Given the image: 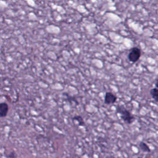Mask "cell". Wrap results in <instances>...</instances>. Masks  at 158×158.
<instances>
[{"instance_id": "cell-4", "label": "cell", "mask_w": 158, "mask_h": 158, "mask_svg": "<svg viewBox=\"0 0 158 158\" xmlns=\"http://www.w3.org/2000/svg\"><path fill=\"white\" fill-rule=\"evenodd\" d=\"M9 107L7 103L6 102H1L0 103V117H4L7 115L8 112Z\"/></svg>"}, {"instance_id": "cell-3", "label": "cell", "mask_w": 158, "mask_h": 158, "mask_svg": "<svg viewBox=\"0 0 158 158\" xmlns=\"http://www.w3.org/2000/svg\"><path fill=\"white\" fill-rule=\"evenodd\" d=\"M117 99V96L112 92H106L104 96V103L107 105L114 104L116 102Z\"/></svg>"}, {"instance_id": "cell-8", "label": "cell", "mask_w": 158, "mask_h": 158, "mask_svg": "<svg viewBox=\"0 0 158 158\" xmlns=\"http://www.w3.org/2000/svg\"><path fill=\"white\" fill-rule=\"evenodd\" d=\"M63 94L65 95V96H66V98H67V101H68L69 102H75V104H77V105H78V104H79V102H78V101L75 98H74V97H73V96H69V95L68 94V93H64Z\"/></svg>"}, {"instance_id": "cell-2", "label": "cell", "mask_w": 158, "mask_h": 158, "mask_svg": "<svg viewBox=\"0 0 158 158\" xmlns=\"http://www.w3.org/2000/svg\"><path fill=\"white\" fill-rule=\"evenodd\" d=\"M141 56V51L138 47L132 48L128 55V60L133 63L137 62Z\"/></svg>"}, {"instance_id": "cell-6", "label": "cell", "mask_w": 158, "mask_h": 158, "mask_svg": "<svg viewBox=\"0 0 158 158\" xmlns=\"http://www.w3.org/2000/svg\"><path fill=\"white\" fill-rule=\"evenodd\" d=\"M139 147L140 149L143 152H151V149L149 147V146L146 143L143 142V141H141V142L139 143Z\"/></svg>"}, {"instance_id": "cell-10", "label": "cell", "mask_w": 158, "mask_h": 158, "mask_svg": "<svg viewBox=\"0 0 158 158\" xmlns=\"http://www.w3.org/2000/svg\"><path fill=\"white\" fill-rule=\"evenodd\" d=\"M155 87L158 88V78L156 79V82H155Z\"/></svg>"}, {"instance_id": "cell-5", "label": "cell", "mask_w": 158, "mask_h": 158, "mask_svg": "<svg viewBox=\"0 0 158 158\" xmlns=\"http://www.w3.org/2000/svg\"><path fill=\"white\" fill-rule=\"evenodd\" d=\"M149 94L151 96V97L158 102V88H152L149 91Z\"/></svg>"}, {"instance_id": "cell-9", "label": "cell", "mask_w": 158, "mask_h": 158, "mask_svg": "<svg viewBox=\"0 0 158 158\" xmlns=\"http://www.w3.org/2000/svg\"><path fill=\"white\" fill-rule=\"evenodd\" d=\"M6 157H17V155L15 154V152H10L9 155H7Z\"/></svg>"}, {"instance_id": "cell-7", "label": "cell", "mask_w": 158, "mask_h": 158, "mask_svg": "<svg viewBox=\"0 0 158 158\" xmlns=\"http://www.w3.org/2000/svg\"><path fill=\"white\" fill-rule=\"evenodd\" d=\"M72 120L74 121H77L79 126L83 127L85 125V122L81 115H75L72 118Z\"/></svg>"}, {"instance_id": "cell-1", "label": "cell", "mask_w": 158, "mask_h": 158, "mask_svg": "<svg viewBox=\"0 0 158 158\" xmlns=\"http://www.w3.org/2000/svg\"><path fill=\"white\" fill-rule=\"evenodd\" d=\"M116 112L120 114L122 120L127 124H131L135 120V116L123 105H118L116 107Z\"/></svg>"}]
</instances>
